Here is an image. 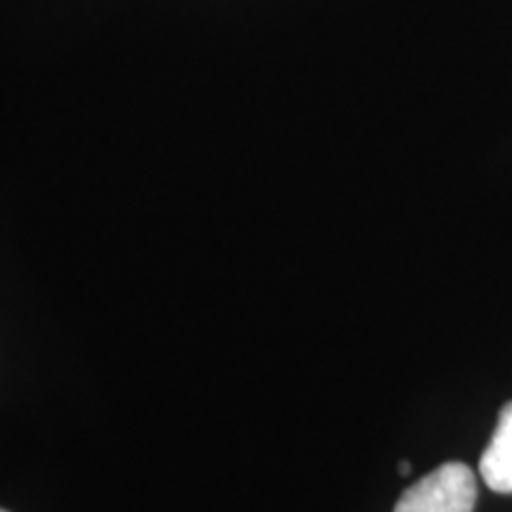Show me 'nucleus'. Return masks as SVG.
Instances as JSON below:
<instances>
[{
	"instance_id": "obj_3",
	"label": "nucleus",
	"mask_w": 512,
	"mask_h": 512,
	"mask_svg": "<svg viewBox=\"0 0 512 512\" xmlns=\"http://www.w3.org/2000/svg\"><path fill=\"white\" fill-rule=\"evenodd\" d=\"M399 472H401V475H408V472H411V465H408L406 460H403V463L399 465Z\"/></svg>"
},
{
	"instance_id": "obj_2",
	"label": "nucleus",
	"mask_w": 512,
	"mask_h": 512,
	"mask_svg": "<svg viewBox=\"0 0 512 512\" xmlns=\"http://www.w3.org/2000/svg\"><path fill=\"white\" fill-rule=\"evenodd\" d=\"M479 475L496 494H512V401L498 415L494 437L479 460Z\"/></svg>"
},
{
	"instance_id": "obj_1",
	"label": "nucleus",
	"mask_w": 512,
	"mask_h": 512,
	"mask_svg": "<svg viewBox=\"0 0 512 512\" xmlns=\"http://www.w3.org/2000/svg\"><path fill=\"white\" fill-rule=\"evenodd\" d=\"M477 479L465 463H444L403 491L394 512H475Z\"/></svg>"
},
{
	"instance_id": "obj_4",
	"label": "nucleus",
	"mask_w": 512,
	"mask_h": 512,
	"mask_svg": "<svg viewBox=\"0 0 512 512\" xmlns=\"http://www.w3.org/2000/svg\"><path fill=\"white\" fill-rule=\"evenodd\" d=\"M0 512H5V510H0Z\"/></svg>"
}]
</instances>
